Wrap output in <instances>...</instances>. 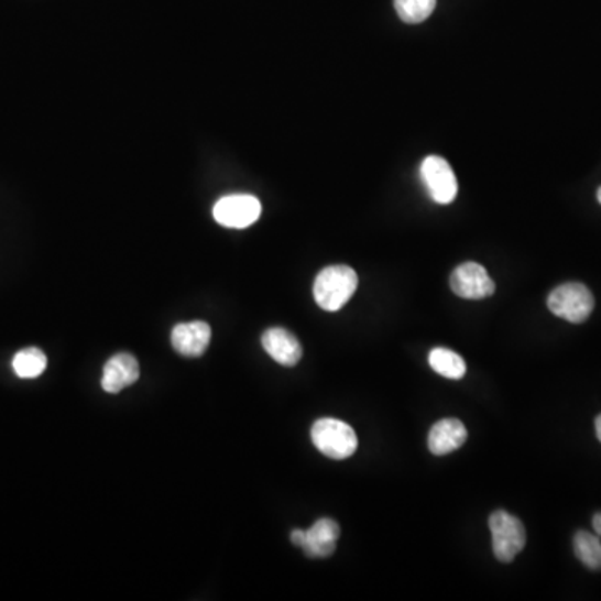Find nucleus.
<instances>
[{
	"label": "nucleus",
	"mask_w": 601,
	"mask_h": 601,
	"mask_svg": "<svg viewBox=\"0 0 601 601\" xmlns=\"http://www.w3.org/2000/svg\"><path fill=\"white\" fill-rule=\"evenodd\" d=\"M212 215L225 228L244 229L260 219L261 203L251 194H231L216 203Z\"/></svg>",
	"instance_id": "39448f33"
},
{
	"label": "nucleus",
	"mask_w": 601,
	"mask_h": 601,
	"mask_svg": "<svg viewBox=\"0 0 601 601\" xmlns=\"http://www.w3.org/2000/svg\"><path fill=\"white\" fill-rule=\"evenodd\" d=\"M312 439L318 451L331 460H346L358 448L357 433L341 419H318L313 425Z\"/></svg>",
	"instance_id": "f03ea898"
},
{
	"label": "nucleus",
	"mask_w": 601,
	"mask_h": 601,
	"mask_svg": "<svg viewBox=\"0 0 601 601\" xmlns=\"http://www.w3.org/2000/svg\"><path fill=\"white\" fill-rule=\"evenodd\" d=\"M436 8V0H394V9L406 24H422Z\"/></svg>",
	"instance_id": "dca6fc26"
},
{
	"label": "nucleus",
	"mask_w": 601,
	"mask_h": 601,
	"mask_svg": "<svg viewBox=\"0 0 601 601\" xmlns=\"http://www.w3.org/2000/svg\"><path fill=\"white\" fill-rule=\"evenodd\" d=\"M358 287V274L353 267L329 266L316 276V303L325 312H339L351 299Z\"/></svg>",
	"instance_id": "f257e3e1"
},
{
	"label": "nucleus",
	"mask_w": 601,
	"mask_h": 601,
	"mask_svg": "<svg viewBox=\"0 0 601 601\" xmlns=\"http://www.w3.org/2000/svg\"><path fill=\"white\" fill-rule=\"evenodd\" d=\"M573 548L584 567L601 570V542L597 533L578 532L573 538Z\"/></svg>",
	"instance_id": "4468645a"
},
{
	"label": "nucleus",
	"mask_w": 601,
	"mask_h": 601,
	"mask_svg": "<svg viewBox=\"0 0 601 601\" xmlns=\"http://www.w3.org/2000/svg\"><path fill=\"white\" fill-rule=\"evenodd\" d=\"M211 335V326L208 323H181L171 332V342L181 357L199 358L209 348Z\"/></svg>",
	"instance_id": "6e6552de"
},
{
	"label": "nucleus",
	"mask_w": 601,
	"mask_h": 601,
	"mask_svg": "<svg viewBox=\"0 0 601 601\" xmlns=\"http://www.w3.org/2000/svg\"><path fill=\"white\" fill-rule=\"evenodd\" d=\"M306 538V529H294L293 533H291V542H293V545L296 546H303V543H305Z\"/></svg>",
	"instance_id": "f3484780"
},
{
	"label": "nucleus",
	"mask_w": 601,
	"mask_h": 601,
	"mask_svg": "<svg viewBox=\"0 0 601 601\" xmlns=\"http://www.w3.org/2000/svg\"><path fill=\"white\" fill-rule=\"evenodd\" d=\"M548 308L558 318L580 325L587 321L593 312V294L581 283L561 284L549 294Z\"/></svg>",
	"instance_id": "7ed1b4c3"
},
{
	"label": "nucleus",
	"mask_w": 601,
	"mask_h": 601,
	"mask_svg": "<svg viewBox=\"0 0 601 601\" xmlns=\"http://www.w3.org/2000/svg\"><path fill=\"white\" fill-rule=\"evenodd\" d=\"M594 428H597V436L601 441V415L598 416L597 422H594Z\"/></svg>",
	"instance_id": "6ab92c4d"
},
{
	"label": "nucleus",
	"mask_w": 601,
	"mask_h": 601,
	"mask_svg": "<svg viewBox=\"0 0 601 601\" xmlns=\"http://www.w3.org/2000/svg\"><path fill=\"white\" fill-rule=\"evenodd\" d=\"M491 546L498 560L510 564L525 548L526 532L523 523L509 512L498 510L490 516Z\"/></svg>",
	"instance_id": "20e7f679"
},
{
	"label": "nucleus",
	"mask_w": 601,
	"mask_h": 601,
	"mask_svg": "<svg viewBox=\"0 0 601 601\" xmlns=\"http://www.w3.org/2000/svg\"><path fill=\"white\" fill-rule=\"evenodd\" d=\"M263 348L266 349V353L273 358L276 363L283 364L286 368L296 367L299 363L300 357H303V348H300L299 341L293 332L287 331L284 328H271L264 331Z\"/></svg>",
	"instance_id": "1a4fd4ad"
},
{
	"label": "nucleus",
	"mask_w": 601,
	"mask_h": 601,
	"mask_svg": "<svg viewBox=\"0 0 601 601\" xmlns=\"http://www.w3.org/2000/svg\"><path fill=\"white\" fill-rule=\"evenodd\" d=\"M339 525L335 520L321 518L306 532L303 551L312 558H326L335 554Z\"/></svg>",
	"instance_id": "f8f14e48"
},
{
	"label": "nucleus",
	"mask_w": 601,
	"mask_h": 601,
	"mask_svg": "<svg viewBox=\"0 0 601 601\" xmlns=\"http://www.w3.org/2000/svg\"><path fill=\"white\" fill-rule=\"evenodd\" d=\"M467 438V428L460 419H441L429 431L428 448L433 455L442 457V455L454 454L458 448H461Z\"/></svg>",
	"instance_id": "9b49d317"
},
{
	"label": "nucleus",
	"mask_w": 601,
	"mask_h": 601,
	"mask_svg": "<svg viewBox=\"0 0 601 601\" xmlns=\"http://www.w3.org/2000/svg\"><path fill=\"white\" fill-rule=\"evenodd\" d=\"M139 363L132 354H114L106 363L105 374H102V387L106 393L118 394L124 387L131 386L139 380Z\"/></svg>",
	"instance_id": "9d476101"
},
{
	"label": "nucleus",
	"mask_w": 601,
	"mask_h": 601,
	"mask_svg": "<svg viewBox=\"0 0 601 601\" xmlns=\"http://www.w3.org/2000/svg\"><path fill=\"white\" fill-rule=\"evenodd\" d=\"M597 197H598V203H600L601 205V187L600 189H598Z\"/></svg>",
	"instance_id": "aec40b11"
},
{
	"label": "nucleus",
	"mask_w": 601,
	"mask_h": 601,
	"mask_svg": "<svg viewBox=\"0 0 601 601\" xmlns=\"http://www.w3.org/2000/svg\"><path fill=\"white\" fill-rule=\"evenodd\" d=\"M593 529L598 536H601V513L593 516Z\"/></svg>",
	"instance_id": "a211bd4d"
},
{
	"label": "nucleus",
	"mask_w": 601,
	"mask_h": 601,
	"mask_svg": "<svg viewBox=\"0 0 601 601\" xmlns=\"http://www.w3.org/2000/svg\"><path fill=\"white\" fill-rule=\"evenodd\" d=\"M449 284H451L454 293L463 299H487V297L493 296L496 291L494 281L491 280L488 271L481 264L471 263V261L461 264L454 271Z\"/></svg>",
	"instance_id": "0eeeda50"
},
{
	"label": "nucleus",
	"mask_w": 601,
	"mask_h": 601,
	"mask_svg": "<svg viewBox=\"0 0 601 601\" xmlns=\"http://www.w3.org/2000/svg\"><path fill=\"white\" fill-rule=\"evenodd\" d=\"M426 190L438 205H449L458 196V181L448 161L441 156H428L419 167Z\"/></svg>",
	"instance_id": "423d86ee"
},
{
	"label": "nucleus",
	"mask_w": 601,
	"mask_h": 601,
	"mask_svg": "<svg viewBox=\"0 0 601 601\" xmlns=\"http://www.w3.org/2000/svg\"><path fill=\"white\" fill-rule=\"evenodd\" d=\"M428 360L433 371L448 378V380H461L467 374V364H465L463 358L451 349L435 348L429 353Z\"/></svg>",
	"instance_id": "ddd939ff"
},
{
	"label": "nucleus",
	"mask_w": 601,
	"mask_h": 601,
	"mask_svg": "<svg viewBox=\"0 0 601 601\" xmlns=\"http://www.w3.org/2000/svg\"><path fill=\"white\" fill-rule=\"evenodd\" d=\"M12 368L22 380H32V378L41 376L44 373L45 368H47V358H45L41 349H22L15 354Z\"/></svg>",
	"instance_id": "2eb2a0df"
}]
</instances>
